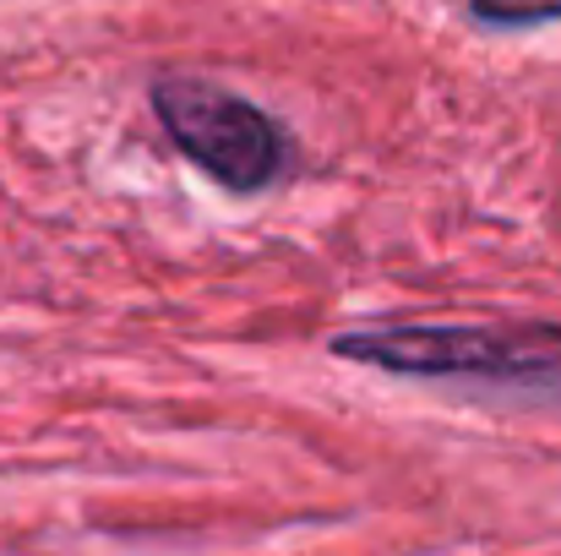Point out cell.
Instances as JSON below:
<instances>
[{
  "label": "cell",
  "instance_id": "3957f363",
  "mask_svg": "<svg viewBox=\"0 0 561 556\" xmlns=\"http://www.w3.org/2000/svg\"><path fill=\"white\" fill-rule=\"evenodd\" d=\"M469 16L480 27H546V22H561V0H469Z\"/></svg>",
  "mask_w": 561,
  "mask_h": 556
},
{
  "label": "cell",
  "instance_id": "6da1fadb",
  "mask_svg": "<svg viewBox=\"0 0 561 556\" xmlns=\"http://www.w3.org/2000/svg\"><path fill=\"white\" fill-rule=\"evenodd\" d=\"M339 361L414 376V382H485L507 398L561 404L557 322H371L333 333Z\"/></svg>",
  "mask_w": 561,
  "mask_h": 556
},
{
  "label": "cell",
  "instance_id": "7a4b0ae2",
  "mask_svg": "<svg viewBox=\"0 0 561 556\" xmlns=\"http://www.w3.org/2000/svg\"><path fill=\"white\" fill-rule=\"evenodd\" d=\"M148 99H153V115L170 132V143L213 185L256 196V191L284 181L289 137L262 104H251L207 77H181V71L159 77Z\"/></svg>",
  "mask_w": 561,
  "mask_h": 556
}]
</instances>
